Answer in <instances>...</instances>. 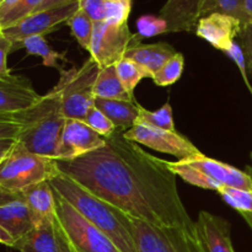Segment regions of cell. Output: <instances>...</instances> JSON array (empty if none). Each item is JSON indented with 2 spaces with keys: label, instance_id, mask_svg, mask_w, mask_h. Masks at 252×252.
Here are the masks:
<instances>
[{
  "label": "cell",
  "instance_id": "36",
  "mask_svg": "<svg viewBox=\"0 0 252 252\" xmlns=\"http://www.w3.org/2000/svg\"><path fill=\"white\" fill-rule=\"evenodd\" d=\"M79 7L93 20L94 22L105 21L106 9L103 0H78Z\"/></svg>",
  "mask_w": 252,
  "mask_h": 252
},
{
  "label": "cell",
  "instance_id": "26",
  "mask_svg": "<svg viewBox=\"0 0 252 252\" xmlns=\"http://www.w3.org/2000/svg\"><path fill=\"white\" fill-rule=\"evenodd\" d=\"M116 70L125 89L132 96H134V89L142 79L152 78V74L147 69L127 58H123L116 64Z\"/></svg>",
  "mask_w": 252,
  "mask_h": 252
},
{
  "label": "cell",
  "instance_id": "27",
  "mask_svg": "<svg viewBox=\"0 0 252 252\" xmlns=\"http://www.w3.org/2000/svg\"><path fill=\"white\" fill-rule=\"evenodd\" d=\"M69 27H70L71 34L79 46L85 51H90L91 39H93V32H94V21L83 11L79 9L70 19L66 22Z\"/></svg>",
  "mask_w": 252,
  "mask_h": 252
},
{
  "label": "cell",
  "instance_id": "34",
  "mask_svg": "<svg viewBox=\"0 0 252 252\" xmlns=\"http://www.w3.org/2000/svg\"><path fill=\"white\" fill-rule=\"evenodd\" d=\"M138 34L140 38L143 37H154L158 34L169 32L167 24L162 17L154 15H143L137 20Z\"/></svg>",
  "mask_w": 252,
  "mask_h": 252
},
{
  "label": "cell",
  "instance_id": "25",
  "mask_svg": "<svg viewBox=\"0 0 252 252\" xmlns=\"http://www.w3.org/2000/svg\"><path fill=\"white\" fill-rule=\"evenodd\" d=\"M135 125L149 126V127L158 128V129L175 132V122L172 117V108L169 102L165 103L158 111H148L143 106H139V115H138Z\"/></svg>",
  "mask_w": 252,
  "mask_h": 252
},
{
  "label": "cell",
  "instance_id": "9",
  "mask_svg": "<svg viewBox=\"0 0 252 252\" xmlns=\"http://www.w3.org/2000/svg\"><path fill=\"white\" fill-rule=\"evenodd\" d=\"M79 9V1H74L43 11L33 12L12 26L2 29L1 32L14 43L15 48L27 37L44 36L48 32L54 31L59 25L64 22L66 24Z\"/></svg>",
  "mask_w": 252,
  "mask_h": 252
},
{
  "label": "cell",
  "instance_id": "10",
  "mask_svg": "<svg viewBox=\"0 0 252 252\" xmlns=\"http://www.w3.org/2000/svg\"><path fill=\"white\" fill-rule=\"evenodd\" d=\"M123 135L126 139L157 152L174 155L180 158V160L201 153L189 138L180 134L177 130L169 132L149 126L134 125L130 129L123 132Z\"/></svg>",
  "mask_w": 252,
  "mask_h": 252
},
{
  "label": "cell",
  "instance_id": "6",
  "mask_svg": "<svg viewBox=\"0 0 252 252\" xmlns=\"http://www.w3.org/2000/svg\"><path fill=\"white\" fill-rule=\"evenodd\" d=\"M54 192L56 220L70 252H120L115 244L68 201Z\"/></svg>",
  "mask_w": 252,
  "mask_h": 252
},
{
  "label": "cell",
  "instance_id": "18",
  "mask_svg": "<svg viewBox=\"0 0 252 252\" xmlns=\"http://www.w3.org/2000/svg\"><path fill=\"white\" fill-rule=\"evenodd\" d=\"M42 219L22 199L0 206V225L16 241L29 234Z\"/></svg>",
  "mask_w": 252,
  "mask_h": 252
},
{
  "label": "cell",
  "instance_id": "1",
  "mask_svg": "<svg viewBox=\"0 0 252 252\" xmlns=\"http://www.w3.org/2000/svg\"><path fill=\"white\" fill-rule=\"evenodd\" d=\"M123 132L116 129L95 152L57 160L58 170L133 218L157 226L196 230L166 160L126 139Z\"/></svg>",
  "mask_w": 252,
  "mask_h": 252
},
{
  "label": "cell",
  "instance_id": "3",
  "mask_svg": "<svg viewBox=\"0 0 252 252\" xmlns=\"http://www.w3.org/2000/svg\"><path fill=\"white\" fill-rule=\"evenodd\" d=\"M21 123L16 142L25 149L56 160L66 118L61 107V96L54 86L41 100L24 112L15 113Z\"/></svg>",
  "mask_w": 252,
  "mask_h": 252
},
{
  "label": "cell",
  "instance_id": "43",
  "mask_svg": "<svg viewBox=\"0 0 252 252\" xmlns=\"http://www.w3.org/2000/svg\"><path fill=\"white\" fill-rule=\"evenodd\" d=\"M20 0H0V19L4 17L9 11H11Z\"/></svg>",
  "mask_w": 252,
  "mask_h": 252
},
{
  "label": "cell",
  "instance_id": "38",
  "mask_svg": "<svg viewBox=\"0 0 252 252\" xmlns=\"http://www.w3.org/2000/svg\"><path fill=\"white\" fill-rule=\"evenodd\" d=\"M14 49V43L0 30V80L11 78V71L7 66V56Z\"/></svg>",
  "mask_w": 252,
  "mask_h": 252
},
{
  "label": "cell",
  "instance_id": "29",
  "mask_svg": "<svg viewBox=\"0 0 252 252\" xmlns=\"http://www.w3.org/2000/svg\"><path fill=\"white\" fill-rule=\"evenodd\" d=\"M185 58L181 53L177 52L172 58H170L166 63L164 64L159 71L153 75V81L158 86H169L180 80L184 71Z\"/></svg>",
  "mask_w": 252,
  "mask_h": 252
},
{
  "label": "cell",
  "instance_id": "42",
  "mask_svg": "<svg viewBox=\"0 0 252 252\" xmlns=\"http://www.w3.org/2000/svg\"><path fill=\"white\" fill-rule=\"evenodd\" d=\"M16 143V139H12V138H9V139H0V164L4 160V158L6 157L7 153L10 152L14 144Z\"/></svg>",
  "mask_w": 252,
  "mask_h": 252
},
{
  "label": "cell",
  "instance_id": "17",
  "mask_svg": "<svg viewBox=\"0 0 252 252\" xmlns=\"http://www.w3.org/2000/svg\"><path fill=\"white\" fill-rule=\"evenodd\" d=\"M202 0H167L160 10L169 32H196L201 19Z\"/></svg>",
  "mask_w": 252,
  "mask_h": 252
},
{
  "label": "cell",
  "instance_id": "13",
  "mask_svg": "<svg viewBox=\"0 0 252 252\" xmlns=\"http://www.w3.org/2000/svg\"><path fill=\"white\" fill-rule=\"evenodd\" d=\"M19 252H70L54 218H43L29 234L16 241Z\"/></svg>",
  "mask_w": 252,
  "mask_h": 252
},
{
  "label": "cell",
  "instance_id": "39",
  "mask_svg": "<svg viewBox=\"0 0 252 252\" xmlns=\"http://www.w3.org/2000/svg\"><path fill=\"white\" fill-rule=\"evenodd\" d=\"M240 37L241 48H243L244 56H245L246 66H248V70L252 74V22L244 25Z\"/></svg>",
  "mask_w": 252,
  "mask_h": 252
},
{
  "label": "cell",
  "instance_id": "20",
  "mask_svg": "<svg viewBox=\"0 0 252 252\" xmlns=\"http://www.w3.org/2000/svg\"><path fill=\"white\" fill-rule=\"evenodd\" d=\"M139 103L137 101L106 100L95 98V107L106 115L117 129L128 130L135 125L139 115Z\"/></svg>",
  "mask_w": 252,
  "mask_h": 252
},
{
  "label": "cell",
  "instance_id": "7",
  "mask_svg": "<svg viewBox=\"0 0 252 252\" xmlns=\"http://www.w3.org/2000/svg\"><path fill=\"white\" fill-rule=\"evenodd\" d=\"M137 252H207L198 231L157 226L130 217Z\"/></svg>",
  "mask_w": 252,
  "mask_h": 252
},
{
  "label": "cell",
  "instance_id": "16",
  "mask_svg": "<svg viewBox=\"0 0 252 252\" xmlns=\"http://www.w3.org/2000/svg\"><path fill=\"white\" fill-rule=\"evenodd\" d=\"M196 228L207 252H235L231 243V226L226 219L201 211Z\"/></svg>",
  "mask_w": 252,
  "mask_h": 252
},
{
  "label": "cell",
  "instance_id": "11",
  "mask_svg": "<svg viewBox=\"0 0 252 252\" xmlns=\"http://www.w3.org/2000/svg\"><path fill=\"white\" fill-rule=\"evenodd\" d=\"M106 139L91 129L84 121L66 118L56 160H73L100 149Z\"/></svg>",
  "mask_w": 252,
  "mask_h": 252
},
{
  "label": "cell",
  "instance_id": "45",
  "mask_svg": "<svg viewBox=\"0 0 252 252\" xmlns=\"http://www.w3.org/2000/svg\"><path fill=\"white\" fill-rule=\"evenodd\" d=\"M241 2H243V9L245 12L248 24H250L252 22V0H241Z\"/></svg>",
  "mask_w": 252,
  "mask_h": 252
},
{
  "label": "cell",
  "instance_id": "22",
  "mask_svg": "<svg viewBox=\"0 0 252 252\" xmlns=\"http://www.w3.org/2000/svg\"><path fill=\"white\" fill-rule=\"evenodd\" d=\"M94 95H95V98L135 101L134 96H132L126 90L122 81L118 78L116 65L100 69L95 85H94Z\"/></svg>",
  "mask_w": 252,
  "mask_h": 252
},
{
  "label": "cell",
  "instance_id": "37",
  "mask_svg": "<svg viewBox=\"0 0 252 252\" xmlns=\"http://www.w3.org/2000/svg\"><path fill=\"white\" fill-rule=\"evenodd\" d=\"M21 127L15 115H0V139H16Z\"/></svg>",
  "mask_w": 252,
  "mask_h": 252
},
{
  "label": "cell",
  "instance_id": "12",
  "mask_svg": "<svg viewBox=\"0 0 252 252\" xmlns=\"http://www.w3.org/2000/svg\"><path fill=\"white\" fill-rule=\"evenodd\" d=\"M241 30L243 24L240 20L229 15L214 12L199 19L196 34L216 49L225 53L233 46L236 37L240 36Z\"/></svg>",
  "mask_w": 252,
  "mask_h": 252
},
{
  "label": "cell",
  "instance_id": "30",
  "mask_svg": "<svg viewBox=\"0 0 252 252\" xmlns=\"http://www.w3.org/2000/svg\"><path fill=\"white\" fill-rule=\"evenodd\" d=\"M218 193L240 214H252V191L223 186L218 189Z\"/></svg>",
  "mask_w": 252,
  "mask_h": 252
},
{
  "label": "cell",
  "instance_id": "2",
  "mask_svg": "<svg viewBox=\"0 0 252 252\" xmlns=\"http://www.w3.org/2000/svg\"><path fill=\"white\" fill-rule=\"evenodd\" d=\"M49 184L53 191L61 194L81 216L100 229L120 252H137L130 216L103 201L61 171L49 180Z\"/></svg>",
  "mask_w": 252,
  "mask_h": 252
},
{
  "label": "cell",
  "instance_id": "5",
  "mask_svg": "<svg viewBox=\"0 0 252 252\" xmlns=\"http://www.w3.org/2000/svg\"><path fill=\"white\" fill-rule=\"evenodd\" d=\"M100 66L89 58L81 66L61 69L59 81L56 85L61 96V107L65 118L84 121L89 111L95 107L94 85Z\"/></svg>",
  "mask_w": 252,
  "mask_h": 252
},
{
  "label": "cell",
  "instance_id": "32",
  "mask_svg": "<svg viewBox=\"0 0 252 252\" xmlns=\"http://www.w3.org/2000/svg\"><path fill=\"white\" fill-rule=\"evenodd\" d=\"M44 0H20L11 11H9L4 17L0 19V30L12 26L14 24L19 22L20 20L33 14L37 7Z\"/></svg>",
  "mask_w": 252,
  "mask_h": 252
},
{
  "label": "cell",
  "instance_id": "31",
  "mask_svg": "<svg viewBox=\"0 0 252 252\" xmlns=\"http://www.w3.org/2000/svg\"><path fill=\"white\" fill-rule=\"evenodd\" d=\"M105 1V21L113 25H123L128 22L133 0H103Z\"/></svg>",
  "mask_w": 252,
  "mask_h": 252
},
{
  "label": "cell",
  "instance_id": "24",
  "mask_svg": "<svg viewBox=\"0 0 252 252\" xmlns=\"http://www.w3.org/2000/svg\"><path fill=\"white\" fill-rule=\"evenodd\" d=\"M166 165L175 176L181 177L184 181L192 185V186H196L204 189H213V191L217 192H218L219 189L223 187L220 184H218L213 179L207 176L206 174H203L199 170L194 169V167L189 166V165L185 164L181 160H179V161H166Z\"/></svg>",
  "mask_w": 252,
  "mask_h": 252
},
{
  "label": "cell",
  "instance_id": "44",
  "mask_svg": "<svg viewBox=\"0 0 252 252\" xmlns=\"http://www.w3.org/2000/svg\"><path fill=\"white\" fill-rule=\"evenodd\" d=\"M0 244L9 246V248H14L16 244V240L1 225H0Z\"/></svg>",
  "mask_w": 252,
  "mask_h": 252
},
{
  "label": "cell",
  "instance_id": "35",
  "mask_svg": "<svg viewBox=\"0 0 252 252\" xmlns=\"http://www.w3.org/2000/svg\"><path fill=\"white\" fill-rule=\"evenodd\" d=\"M226 56L236 64V66L239 68V71H240L241 76H243V80L244 83L246 84V88L248 90L250 91L251 96H252V86L250 84V80L248 78V66H246V61H245V56H244V52L241 46H239L236 42H234L233 46L225 52Z\"/></svg>",
  "mask_w": 252,
  "mask_h": 252
},
{
  "label": "cell",
  "instance_id": "46",
  "mask_svg": "<svg viewBox=\"0 0 252 252\" xmlns=\"http://www.w3.org/2000/svg\"><path fill=\"white\" fill-rule=\"evenodd\" d=\"M241 217L244 218V220L248 223V225L250 226V229L252 230V214H240Z\"/></svg>",
  "mask_w": 252,
  "mask_h": 252
},
{
  "label": "cell",
  "instance_id": "15",
  "mask_svg": "<svg viewBox=\"0 0 252 252\" xmlns=\"http://www.w3.org/2000/svg\"><path fill=\"white\" fill-rule=\"evenodd\" d=\"M27 79L12 75L0 80V115L24 112L41 100Z\"/></svg>",
  "mask_w": 252,
  "mask_h": 252
},
{
  "label": "cell",
  "instance_id": "47",
  "mask_svg": "<svg viewBox=\"0 0 252 252\" xmlns=\"http://www.w3.org/2000/svg\"><path fill=\"white\" fill-rule=\"evenodd\" d=\"M245 171L248 172V175H249V176H250L251 182H252V153H251V165H248V166H246Z\"/></svg>",
  "mask_w": 252,
  "mask_h": 252
},
{
  "label": "cell",
  "instance_id": "33",
  "mask_svg": "<svg viewBox=\"0 0 252 252\" xmlns=\"http://www.w3.org/2000/svg\"><path fill=\"white\" fill-rule=\"evenodd\" d=\"M84 122L105 139L110 138L117 129L116 126L106 117L105 113L101 112L97 107H93L89 111L86 117L84 118Z\"/></svg>",
  "mask_w": 252,
  "mask_h": 252
},
{
  "label": "cell",
  "instance_id": "23",
  "mask_svg": "<svg viewBox=\"0 0 252 252\" xmlns=\"http://www.w3.org/2000/svg\"><path fill=\"white\" fill-rule=\"evenodd\" d=\"M20 47L26 49L27 54L41 57L43 65L56 68L58 69V70L63 69L61 64H59V62H66V52L59 53V52L54 51V49L49 46L48 42L46 41L44 36L27 37V38H25L24 41L20 43Z\"/></svg>",
  "mask_w": 252,
  "mask_h": 252
},
{
  "label": "cell",
  "instance_id": "41",
  "mask_svg": "<svg viewBox=\"0 0 252 252\" xmlns=\"http://www.w3.org/2000/svg\"><path fill=\"white\" fill-rule=\"evenodd\" d=\"M78 1V0H44L34 12L37 11H43V10H48L52 9V7H57V6H62V5H66L70 4V2Z\"/></svg>",
  "mask_w": 252,
  "mask_h": 252
},
{
  "label": "cell",
  "instance_id": "19",
  "mask_svg": "<svg viewBox=\"0 0 252 252\" xmlns=\"http://www.w3.org/2000/svg\"><path fill=\"white\" fill-rule=\"evenodd\" d=\"M176 53L177 52L175 51L174 47L165 42H158L153 44L138 43L128 49L125 58L135 62L147 69L153 78V75L159 71L164 64Z\"/></svg>",
  "mask_w": 252,
  "mask_h": 252
},
{
  "label": "cell",
  "instance_id": "14",
  "mask_svg": "<svg viewBox=\"0 0 252 252\" xmlns=\"http://www.w3.org/2000/svg\"><path fill=\"white\" fill-rule=\"evenodd\" d=\"M181 161L202 171L214 181L220 184L221 186L252 191V182L248 172L241 171L226 162L212 159L202 153L185 158V159H181Z\"/></svg>",
  "mask_w": 252,
  "mask_h": 252
},
{
  "label": "cell",
  "instance_id": "28",
  "mask_svg": "<svg viewBox=\"0 0 252 252\" xmlns=\"http://www.w3.org/2000/svg\"><path fill=\"white\" fill-rule=\"evenodd\" d=\"M214 12L235 17L240 20L243 26L248 24L241 0H202L201 17L214 14Z\"/></svg>",
  "mask_w": 252,
  "mask_h": 252
},
{
  "label": "cell",
  "instance_id": "21",
  "mask_svg": "<svg viewBox=\"0 0 252 252\" xmlns=\"http://www.w3.org/2000/svg\"><path fill=\"white\" fill-rule=\"evenodd\" d=\"M20 194L22 201L39 218L56 217V199L49 181L39 182L26 187L20 192Z\"/></svg>",
  "mask_w": 252,
  "mask_h": 252
},
{
  "label": "cell",
  "instance_id": "4",
  "mask_svg": "<svg viewBox=\"0 0 252 252\" xmlns=\"http://www.w3.org/2000/svg\"><path fill=\"white\" fill-rule=\"evenodd\" d=\"M59 174L57 160L41 157L15 143L0 164V186L12 192L49 181Z\"/></svg>",
  "mask_w": 252,
  "mask_h": 252
},
{
  "label": "cell",
  "instance_id": "8",
  "mask_svg": "<svg viewBox=\"0 0 252 252\" xmlns=\"http://www.w3.org/2000/svg\"><path fill=\"white\" fill-rule=\"evenodd\" d=\"M139 34H133L127 24L113 25L108 22H94L90 57L100 69L116 65L125 58L130 47L139 43Z\"/></svg>",
  "mask_w": 252,
  "mask_h": 252
},
{
  "label": "cell",
  "instance_id": "40",
  "mask_svg": "<svg viewBox=\"0 0 252 252\" xmlns=\"http://www.w3.org/2000/svg\"><path fill=\"white\" fill-rule=\"evenodd\" d=\"M17 199H22L20 192L9 191V189L0 186V206H4V204L10 203V202L17 201Z\"/></svg>",
  "mask_w": 252,
  "mask_h": 252
}]
</instances>
